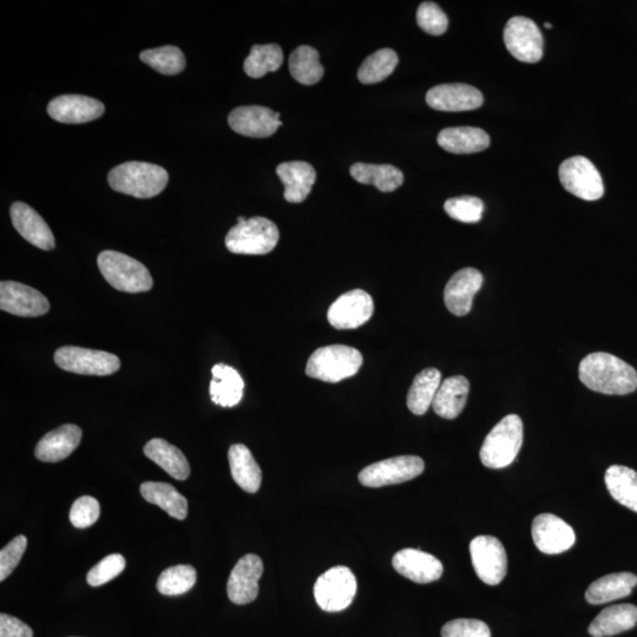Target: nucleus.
Wrapping results in <instances>:
<instances>
[{"label":"nucleus","instance_id":"nucleus-13","mask_svg":"<svg viewBox=\"0 0 637 637\" xmlns=\"http://www.w3.org/2000/svg\"><path fill=\"white\" fill-rule=\"evenodd\" d=\"M374 302L369 293L353 290L339 297L327 313L328 323L337 330H354L372 318Z\"/></svg>","mask_w":637,"mask_h":637},{"label":"nucleus","instance_id":"nucleus-39","mask_svg":"<svg viewBox=\"0 0 637 637\" xmlns=\"http://www.w3.org/2000/svg\"><path fill=\"white\" fill-rule=\"evenodd\" d=\"M140 59L162 75H179L186 68V57L174 45L141 52Z\"/></svg>","mask_w":637,"mask_h":637},{"label":"nucleus","instance_id":"nucleus-6","mask_svg":"<svg viewBox=\"0 0 637 637\" xmlns=\"http://www.w3.org/2000/svg\"><path fill=\"white\" fill-rule=\"evenodd\" d=\"M279 239V228L273 221L254 216L228 232L226 247L234 254L265 255L277 247Z\"/></svg>","mask_w":637,"mask_h":637},{"label":"nucleus","instance_id":"nucleus-14","mask_svg":"<svg viewBox=\"0 0 637 637\" xmlns=\"http://www.w3.org/2000/svg\"><path fill=\"white\" fill-rule=\"evenodd\" d=\"M0 308L17 317L37 318L50 311V304L41 292L16 281L0 284Z\"/></svg>","mask_w":637,"mask_h":637},{"label":"nucleus","instance_id":"nucleus-22","mask_svg":"<svg viewBox=\"0 0 637 637\" xmlns=\"http://www.w3.org/2000/svg\"><path fill=\"white\" fill-rule=\"evenodd\" d=\"M12 225L31 245L43 251L55 249V236L48 223L44 221L34 208L24 202H15L11 206Z\"/></svg>","mask_w":637,"mask_h":637},{"label":"nucleus","instance_id":"nucleus-32","mask_svg":"<svg viewBox=\"0 0 637 637\" xmlns=\"http://www.w3.org/2000/svg\"><path fill=\"white\" fill-rule=\"evenodd\" d=\"M350 174L361 185H372L383 193L394 192L404 183L402 170L391 164L356 163Z\"/></svg>","mask_w":637,"mask_h":637},{"label":"nucleus","instance_id":"nucleus-11","mask_svg":"<svg viewBox=\"0 0 637 637\" xmlns=\"http://www.w3.org/2000/svg\"><path fill=\"white\" fill-rule=\"evenodd\" d=\"M472 566L478 579L497 586L508 571V556L503 544L494 536H477L470 543Z\"/></svg>","mask_w":637,"mask_h":637},{"label":"nucleus","instance_id":"nucleus-19","mask_svg":"<svg viewBox=\"0 0 637 637\" xmlns=\"http://www.w3.org/2000/svg\"><path fill=\"white\" fill-rule=\"evenodd\" d=\"M105 111L104 104L93 97L62 95L48 105L52 120L65 124H82L97 120Z\"/></svg>","mask_w":637,"mask_h":637},{"label":"nucleus","instance_id":"nucleus-36","mask_svg":"<svg viewBox=\"0 0 637 637\" xmlns=\"http://www.w3.org/2000/svg\"><path fill=\"white\" fill-rule=\"evenodd\" d=\"M288 69L294 80L304 85L319 83L325 74L319 61V52L308 45H301L292 52Z\"/></svg>","mask_w":637,"mask_h":637},{"label":"nucleus","instance_id":"nucleus-48","mask_svg":"<svg viewBox=\"0 0 637 637\" xmlns=\"http://www.w3.org/2000/svg\"><path fill=\"white\" fill-rule=\"evenodd\" d=\"M544 28L545 29H553V25H551L550 23H545L544 24Z\"/></svg>","mask_w":637,"mask_h":637},{"label":"nucleus","instance_id":"nucleus-21","mask_svg":"<svg viewBox=\"0 0 637 637\" xmlns=\"http://www.w3.org/2000/svg\"><path fill=\"white\" fill-rule=\"evenodd\" d=\"M393 568L397 573L419 584L441 579L443 564L437 557L418 549H403L393 556Z\"/></svg>","mask_w":637,"mask_h":637},{"label":"nucleus","instance_id":"nucleus-35","mask_svg":"<svg viewBox=\"0 0 637 637\" xmlns=\"http://www.w3.org/2000/svg\"><path fill=\"white\" fill-rule=\"evenodd\" d=\"M604 482L609 494L634 512H637V472L623 465H613L606 472Z\"/></svg>","mask_w":637,"mask_h":637},{"label":"nucleus","instance_id":"nucleus-43","mask_svg":"<svg viewBox=\"0 0 637 637\" xmlns=\"http://www.w3.org/2000/svg\"><path fill=\"white\" fill-rule=\"evenodd\" d=\"M124 569H126V560L122 555H109L89 571L87 581L91 587H101L116 579Z\"/></svg>","mask_w":637,"mask_h":637},{"label":"nucleus","instance_id":"nucleus-10","mask_svg":"<svg viewBox=\"0 0 637 637\" xmlns=\"http://www.w3.org/2000/svg\"><path fill=\"white\" fill-rule=\"evenodd\" d=\"M558 175L563 188L582 200H600L604 194L601 174L587 157H570L561 164Z\"/></svg>","mask_w":637,"mask_h":637},{"label":"nucleus","instance_id":"nucleus-49","mask_svg":"<svg viewBox=\"0 0 637 637\" xmlns=\"http://www.w3.org/2000/svg\"><path fill=\"white\" fill-rule=\"evenodd\" d=\"M247 219L244 216H239L238 223L245 222Z\"/></svg>","mask_w":637,"mask_h":637},{"label":"nucleus","instance_id":"nucleus-31","mask_svg":"<svg viewBox=\"0 0 637 637\" xmlns=\"http://www.w3.org/2000/svg\"><path fill=\"white\" fill-rule=\"evenodd\" d=\"M144 455L160 466L177 481H186L190 475L187 458L180 449L161 438L151 439L144 446Z\"/></svg>","mask_w":637,"mask_h":637},{"label":"nucleus","instance_id":"nucleus-33","mask_svg":"<svg viewBox=\"0 0 637 637\" xmlns=\"http://www.w3.org/2000/svg\"><path fill=\"white\" fill-rule=\"evenodd\" d=\"M141 495L147 502L157 505L170 517L185 521L188 516L187 498L173 485L159 482H146L141 485Z\"/></svg>","mask_w":637,"mask_h":637},{"label":"nucleus","instance_id":"nucleus-23","mask_svg":"<svg viewBox=\"0 0 637 637\" xmlns=\"http://www.w3.org/2000/svg\"><path fill=\"white\" fill-rule=\"evenodd\" d=\"M82 439V430L74 424H65L45 435L36 446L35 456L38 461L57 463L68 458Z\"/></svg>","mask_w":637,"mask_h":637},{"label":"nucleus","instance_id":"nucleus-17","mask_svg":"<svg viewBox=\"0 0 637 637\" xmlns=\"http://www.w3.org/2000/svg\"><path fill=\"white\" fill-rule=\"evenodd\" d=\"M264 574V563L259 556L241 557L232 570L227 584L229 600L235 604H248L259 595V581Z\"/></svg>","mask_w":637,"mask_h":637},{"label":"nucleus","instance_id":"nucleus-5","mask_svg":"<svg viewBox=\"0 0 637 637\" xmlns=\"http://www.w3.org/2000/svg\"><path fill=\"white\" fill-rule=\"evenodd\" d=\"M97 265L103 278L117 291L143 293L153 287L147 267L126 254L104 251L98 255Z\"/></svg>","mask_w":637,"mask_h":637},{"label":"nucleus","instance_id":"nucleus-1","mask_svg":"<svg viewBox=\"0 0 637 637\" xmlns=\"http://www.w3.org/2000/svg\"><path fill=\"white\" fill-rule=\"evenodd\" d=\"M580 380L589 390L626 396L637 389V372L632 365L613 354L596 352L581 361Z\"/></svg>","mask_w":637,"mask_h":637},{"label":"nucleus","instance_id":"nucleus-8","mask_svg":"<svg viewBox=\"0 0 637 637\" xmlns=\"http://www.w3.org/2000/svg\"><path fill=\"white\" fill-rule=\"evenodd\" d=\"M54 359L59 369L83 376L105 377L121 369L115 354L77 346L58 348Z\"/></svg>","mask_w":637,"mask_h":637},{"label":"nucleus","instance_id":"nucleus-45","mask_svg":"<svg viewBox=\"0 0 637 637\" xmlns=\"http://www.w3.org/2000/svg\"><path fill=\"white\" fill-rule=\"evenodd\" d=\"M28 545L24 535H19L0 551V581H5L21 562Z\"/></svg>","mask_w":637,"mask_h":637},{"label":"nucleus","instance_id":"nucleus-18","mask_svg":"<svg viewBox=\"0 0 637 637\" xmlns=\"http://www.w3.org/2000/svg\"><path fill=\"white\" fill-rule=\"evenodd\" d=\"M484 97L477 88L469 84H441L432 88L426 94L429 107L439 111H470L481 108Z\"/></svg>","mask_w":637,"mask_h":637},{"label":"nucleus","instance_id":"nucleus-38","mask_svg":"<svg viewBox=\"0 0 637 637\" xmlns=\"http://www.w3.org/2000/svg\"><path fill=\"white\" fill-rule=\"evenodd\" d=\"M284 62V52L278 44L254 45L246 58L244 70L249 77L261 78L278 71Z\"/></svg>","mask_w":637,"mask_h":637},{"label":"nucleus","instance_id":"nucleus-2","mask_svg":"<svg viewBox=\"0 0 637 637\" xmlns=\"http://www.w3.org/2000/svg\"><path fill=\"white\" fill-rule=\"evenodd\" d=\"M169 175L166 169L147 162H126L110 170L108 182L115 192L151 199L166 189Z\"/></svg>","mask_w":637,"mask_h":637},{"label":"nucleus","instance_id":"nucleus-12","mask_svg":"<svg viewBox=\"0 0 637 637\" xmlns=\"http://www.w3.org/2000/svg\"><path fill=\"white\" fill-rule=\"evenodd\" d=\"M504 43L510 54L520 62L537 63L543 57L542 32L530 18H511L505 25Z\"/></svg>","mask_w":637,"mask_h":637},{"label":"nucleus","instance_id":"nucleus-26","mask_svg":"<svg viewBox=\"0 0 637 637\" xmlns=\"http://www.w3.org/2000/svg\"><path fill=\"white\" fill-rule=\"evenodd\" d=\"M439 146L451 154L481 153L490 147V136L481 128H446L437 137Z\"/></svg>","mask_w":637,"mask_h":637},{"label":"nucleus","instance_id":"nucleus-27","mask_svg":"<svg viewBox=\"0 0 637 637\" xmlns=\"http://www.w3.org/2000/svg\"><path fill=\"white\" fill-rule=\"evenodd\" d=\"M637 623V607L634 604H616L603 609L590 623L588 632L593 637L619 635L633 629Z\"/></svg>","mask_w":637,"mask_h":637},{"label":"nucleus","instance_id":"nucleus-24","mask_svg":"<svg viewBox=\"0 0 637 637\" xmlns=\"http://www.w3.org/2000/svg\"><path fill=\"white\" fill-rule=\"evenodd\" d=\"M277 174L285 186V199L291 203L304 202L317 180L315 169L310 163L302 161L279 164Z\"/></svg>","mask_w":637,"mask_h":637},{"label":"nucleus","instance_id":"nucleus-20","mask_svg":"<svg viewBox=\"0 0 637 637\" xmlns=\"http://www.w3.org/2000/svg\"><path fill=\"white\" fill-rule=\"evenodd\" d=\"M483 275L476 268H463L449 280L444 291L446 308L456 317H464L472 308L475 295L483 286Z\"/></svg>","mask_w":637,"mask_h":637},{"label":"nucleus","instance_id":"nucleus-44","mask_svg":"<svg viewBox=\"0 0 637 637\" xmlns=\"http://www.w3.org/2000/svg\"><path fill=\"white\" fill-rule=\"evenodd\" d=\"M101 515L100 503L90 496L76 499L70 510V522L75 528L85 529L94 525Z\"/></svg>","mask_w":637,"mask_h":637},{"label":"nucleus","instance_id":"nucleus-4","mask_svg":"<svg viewBox=\"0 0 637 637\" xmlns=\"http://www.w3.org/2000/svg\"><path fill=\"white\" fill-rule=\"evenodd\" d=\"M522 444V419L517 415H509L489 432L479 451V457L489 469H504L514 463Z\"/></svg>","mask_w":637,"mask_h":637},{"label":"nucleus","instance_id":"nucleus-3","mask_svg":"<svg viewBox=\"0 0 637 637\" xmlns=\"http://www.w3.org/2000/svg\"><path fill=\"white\" fill-rule=\"evenodd\" d=\"M363 356L351 346L330 345L318 348L307 361L306 374L325 383H339L356 376Z\"/></svg>","mask_w":637,"mask_h":637},{"label":"nucleus","instance_id":"nucleus-30","mask_svg":"<svg viewBox=\"0 0 637 637\" xmlns=\"http://www.w3.org/2000/svg\"><path fill=\"white\" fill-rule=\"evenodd\" d=\"M637 586V576L632 573L609 574L591 583L586 593V600L590 604L609 603L632 594Z\"/></svg>","mask_w":637,"mask_h":637},{"label":"nucleus","instance_id":"nucleus-7","mask_svg":"<svg viewBox=\"0 0 637 637\" xmlns=\"http://www.w3.org/2000/svg\"><path fill=\"white\" fill-rule=\"evenodd\" d=\"M357 579L351 569L334 567L321 575L314 586L318 606L328 613L343 612L357 594Z\"/></svg>","mask_w":637,"mask_h":637},{"label":"nucleus","instance_id":"nucleus-41","mask_svg":"<svg viewBox=\"0 0 637 637\" xmlns=\"http://www.w3.org/2000/svg\"><path fill=\"white\" fill-rule=\"evenodd\" d=\"M444 209L453 220L477 223L482 220L484 203L475 196H459L446 201Z\"/></svg>","mask_w":637,"mask_h":637},{"label":"nucleus","instance_id":"nucleus-34","mask_svg":"<svg viewBox=\"0 0 637 637\" xmlns=\"http://www.w3.org/2000/svg\"><path fill=\"white\" fill-rule=\"evenodd\" d=\"M442 384V373L437 369H426L419 374L407 393V407L416 416H423L430 409L439 386Z\"/></svg>","mask_w":637,"mask_h":637},{"label":"nucleus","instance_id":"nucleus-42","mask_svg":"<svg viewBox=\"0 0 637 637\" xmlns=\"http://www.w3.org/2000/svg\"><path fill=\"white\" fill-rule=\"evenodd\" d=\"M417 23L426 34L442 36L449 28V19L436 3L424 2L417 11Z\"/></svg>","mask_w":637,"mask_h":637},{"label":"nucleus","instance_id":"nucleus-16","mask_svg":"<svg viewBox=\"0 0 637 637\" xmlns=\"http://www.w3.org/2000/svg\"><path fill=\"white\" fill-rule=\"evenodd\" d=\"M280 113L260 105H247L232 111L228 117L229 126L242 136L266 139L277 133L282 126Z\"/></svg>","mask_w":637,"mask_h":637},{"label":"nucleus","instance_id":"nucleus-15","mask_svg":"<svg viewBox=\"0 0 637 637\" xmlns=\"http://www.w3.org/2000/svg\"><path fill=\"white\" fill-rule=\"evenodd\" d=\"M531 534L537 549L547 555L566 553L576 542L574 529L562 518L551 514L537 516Z\"/></svg>","mask_w":637,"mask_h":637},{"label":"nucleus","instance_id":"nucleus-25","mask_svg":"<svg viewBox=\"0 0 637 637\" xmlns=\"http://www.w3.org/2000/svg\"><path fill=\"white\" fill-rule=\"evenodd\" d=\"M213 380L210 383V398L216 405L234 407L244 397L245 383L240 373L226 364L215 365L212 369Z\"/></svg>","mask_w":637,"mask_h":637},{"label":"nucleus","instance_id":"nucleus-40","mask_svg":"<svg viewBox=\"0 0 637 637\" xmlns=\"http://www.w3.org/2000/svg\"><path fill=\"white\" fill-rule=\"evenodd\" d=\"M196 570L192 566H175L163 571L157 580L162 595L179 596L188 593L196 583Z\"/></svg>","mask_w":637,"mask_h":637},{"label":"nucleus","instance_id":"nucleus-9","mask_svg":"<svg viewBox=\"0 0 637 637\" xmlns=\"http://www.w3.org/2000/svg\"><path fill=\"white\" fill-rule=\"evenodd\" d=\"M425 464L417 456H399L367 466L360 471L359 482L367 488H382L411 481L422 475Z\"/></svg>","mask_w":637,"mask_h":637},{"label":"nucleus","instance_id":"nucleus-29","mask_svg":"<svg viewBox=\"0 0 637 637\" xmlns=\"http://www.w3.org/2000/svg\"><path fill=\"white\" fill-rule=\"evenodd\" d=\"M228 461L235 483L249 494L258 492L261 487L262 472L251 450L244 444H234L229 449Z\"/></svg>","mask_w":637,"mask_h":637},{"label":"nucleus","instance_id":"nucleus-47","mask_svg":"<svg viewBox=\"0 0 637 637\" xmlns=\"http://www.w3.org/2000/svg\"><path fill=\"white\" fill-rule=\"evenodd\" d=\"M0 637H34L32 629L8 614L0 615Z\"/></svg>","mask_w":637,"mask_h":637},{"label":"nucleus","instance_id":"nucleus-37","mask_svg":"<svg viewBox=\"0 0 637 637\" xmlns=\"http://www.w3.org/2000/svg\"><path fill=\"white\" fill-rule=\"evenodd\" d=\"M399 62L396 51L382 49L367 57L358 70V80L363 84L383 82L393 74Z\"/></svg>","mask_w":637,"mask_h":637},{"label":"nucleus","instance_id":"nucleus-46","mask_svg":"<svg viewBox=\"0 0 637 637\" xmlns=\"http://www.w3.org/2000/svg\"><path fill=\"white\" fill-rule=\"evenodd\" d=\"M442 637H491V630L483 621L458 619L446 623Z\"/></svg>","mask_w":637,"mask_h":637},{"label":"nucleus","instance_id":"nucleus-28","mask_svg":"<svg viewBox=\"0 0 637 637\" xmlns=\"http://www.w3.org/2000/svg\"><path fill=\"white\" fill-rule=\"evenodd\" d=\"M469 392L470 383L465 377L455 376L445 379L433 399V410L439 417L455 419L464 410Z\"/></svg>","mask_w":637,"mask_h":637}]
</instances>
